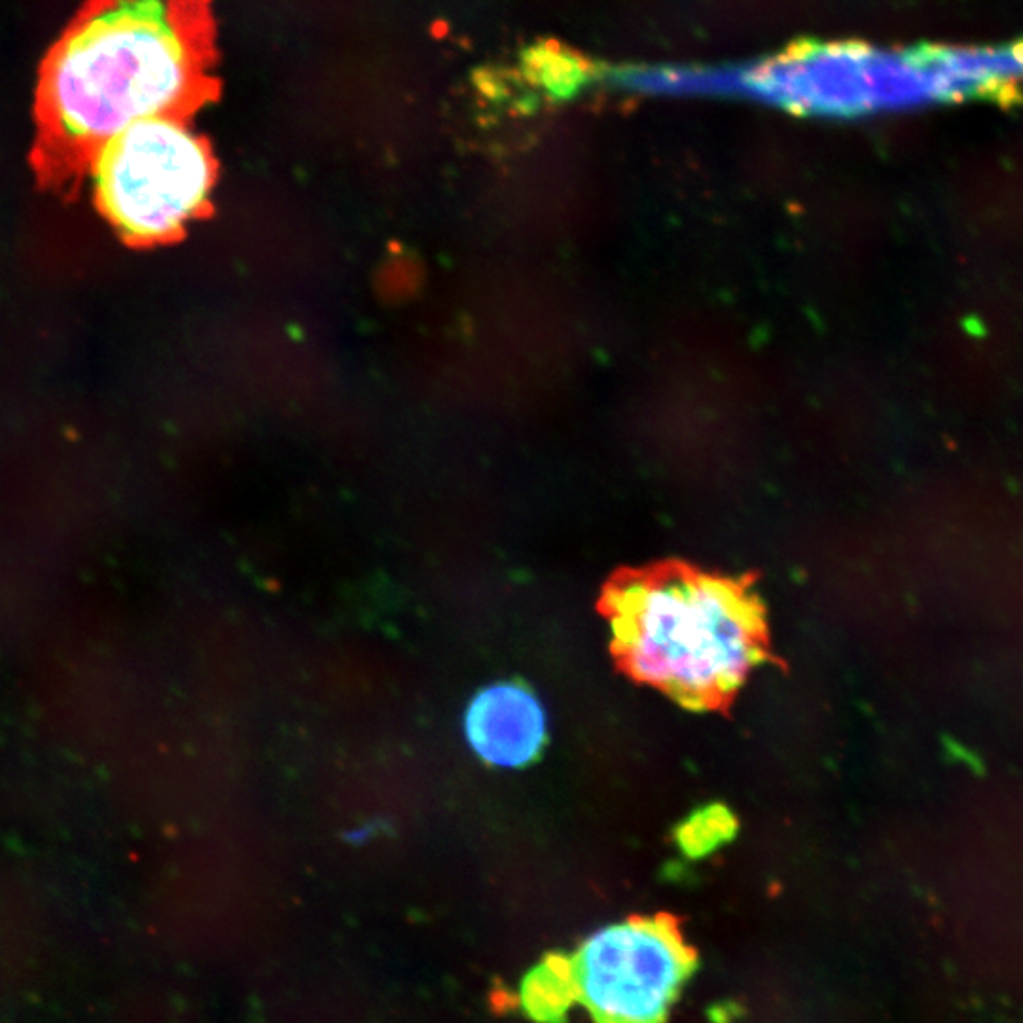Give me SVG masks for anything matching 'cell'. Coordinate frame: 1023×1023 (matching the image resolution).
<instances>
[{"label":"cell","mask_w":1023,"mask_h":1023,"mask_svg":"<svg viewBox=\"0 0 1023 1023\" xmlns=\"http://www.w3.org/2000/svg\"><path fill=\"white\" fill-rule=\"evenodd\" d=\"M93 198L131 243L169 241L207 207L216 163L186 118L135 122L101 144L88 163Z\"/></svg>","instance_id":"3957f363"},{"label":"cell","mask_w":1023,"mask_h":1023,"mask_svg":"<svg viewBox=\"0 0 1023 1023\" xmlns=\"http://www.w3.org/2000/svg\"><path fill=\"white\" fill-rule=\"evenodd\" d=\"M468 745L484 762L521 768L537 760L546 741V718L535 694L520 682L480 690L465 715Z\"/></svg>","instance_id":"5b68a950"},{"label":"cell","mask_w":1023,"mask_h":1023,"mask_svg":"<svg viewBox=\"0 0 1023 1023\" xmlns=\"http://www.w3.org/2000/svg\"><path fill=\"white\" fill-rule=\"evenodd\" d=\"M215 59L209 0H86L38 72V163L88 169L127 126L188 118L218 93Z\"/></svg>","instance_id":"6da1fadb"},{"label":"cell","mask_w":1023,"mask_h":1023,"mask_svg":"<svg viewBox=\"0 0 1023 1023\" xmlns=\"http://www.w3.org/2000/svg\"><path fill=\"white\" fill-rule=\"evenodd\" d=\"M734 832V815L722 806H709L696 811L679 826L677 842L686 855L703 857L717 849L718 845L726 844Z\"/></svg>","instance_id":"52a82bcc"},{"label":"cell","mask_w":1023,"mask_h":1023,"mask_svg":"<svg viewBox=\"0 0 1023 1023\" xmlns=\"http://www.w3.org/2000/svg\"><path fill=\"white\" fill-rule=\"evenodd\" d=\"M523 1010L544 1023H557L578 1005L575 978L567 953L548 955L531 970L521 986Z\"/></svg>","instance_id":"8992f818"},{"label":"cell","mask_w":1023,"mask_h":1023,"mask_svg":"<svg viewBox=\"0 0 1023 1023\" xmlns=\"http://www.w3.org/2000/svg\"><path fill=\"white\" fill-rule=\"evenodd\" d=\"M576 1001L595 1023H662L696 953L671 916L631 917L569 953Z\"/></svg>","instance_id":"277c9868"},{"label":"cell","mask_w":1023,"mask_h":1023,"mask_svg":"<svg viewBox=\"0 0 1023 1023\" xmlns=\"http://www.w3.org/2000/svg\"><path fill=\"white\" fill-rule=\"evenodd\" d=\"M599 609L633 681L694 711H718L770 656L766 609L749 582L684 567L614 578Z\"/></svg>","instance_id":"7a4b0ae2"}]
</instances>
